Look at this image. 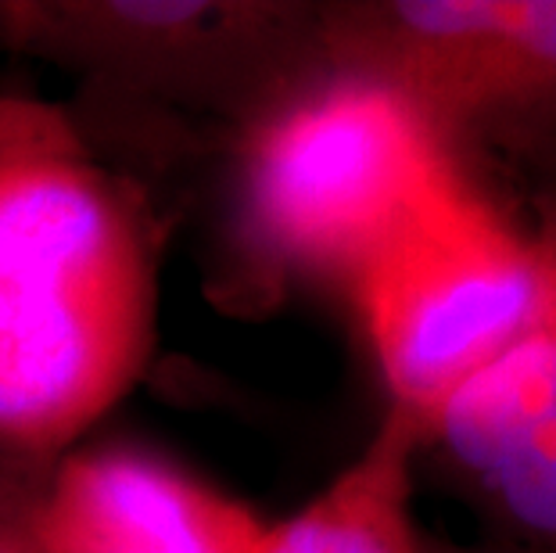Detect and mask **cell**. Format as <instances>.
Segmentation results:
<instances>
[{
	"label": "cell",
	"mask_w": 556,
	"mask_h": 553,
	"mask_svg": "<svg viewBox=\"0 0 556 553\" xmlns=\"http://www.w3.org/2000/svg\"><path fill=\"white\" fill-rule=\"evenodd\" d=\"M528 238L542 302L528 335L431 420L428 442L517 543L556 550V144L542 151Z\"/></svg>",
	"instance_id": "obj_6"
},
{
	"label": "cell",
	"mask_w": 556,
	"mask_h": 553,
	"mask_svg": "<svg viewBox=\"0 0 556 553\" xmlns=\"http://www.w3.org/2000/svg\"><path fill=\"white\" fill-rule=\"evenodd\" d=\"M313 54L392 87L453 151L475 134L553 148L556 0L316 4Z\"/></svg>",
	"instance_id": "obj_4"
},
{
	"label": "cell",
	"mask_w": 556,
	"mask_h": 553,
	"mask_svg": "<svg viewBox=\"0 0 556 553\" xmlns=\"http://www.w3.org/2000/svg\"><path fill=\"white\" fill-rule=\"evenodd\" d=\"M464 173L392 87L313 62L255 101L238 155V227L258 269L345 288Z\"/></svg>",
	"instance_id": "obj_2"
},
{
	"label": "cell",
	"mask_w": 556,
	"mask_h": 553,
	"mask_svg": "<svg viewBox=\"0 0 556 553\" xmlns=\"http://www.w3.org/2000/svg\"><path fill=\"white\" fill-rule=\"evenodd\" d=\"M0 553H43L29 532V517H0Z\"/></svg>",
	"instance_id": "obj_10"
},
{
	"label": "cell",
	"mask_w": 556,
	"mask_h": 553,
	"mask_svg": "<svg viewBox=\"0 0 556 553\" xmlns=\"http://www.w3.org/2000/svg\"><path fill=\"white\" fill-rule=\"evenodd\" d=\"M266 525L227 489L134 442L62 453L29 514L43 553H258Z\"/></svg>",
	"instance_id": "obj_7"
},
{
	"label": "cell",
	"mask_w": 556,
	"mask_h": 553,
	"mask_svg": "<svg viewBox=\"0 0 556 553\" xmlns=\"http://www.w3.org/2000/svg\"><path fill=\"white\" fill-rule=\"evenodd\" d=\"M424 431L388 410L359 456L283 521H269L258 553H428L413 517V464Z\"/></svg>",
	"instance_id": "obj_8"
},
{
	"label": "cell",
	"mask_w": 556,
	"mask_h": 553,
	"mask_svg": "<svg viewBox=\"0 0 556 553\" xmlns=\"http://www.w3.org/2000/svg\"><path fill=\"white\" fill-rule=\"evenodd\" d=\"M47 467L4 461L0 456V517H29L40 497Z\"/></svg>",
	"instance_id": "obj_9"
},
{
	"label": "cell",
	"mask_w": 556,
	"mask_h": 553,
	"mask_svg": "<svg viewBox=\"0 0 556 553\" xmlns=\"http://www.w3.org/2000/svg\"><path fill=\"white\" fill-rule=\"evenodd\" d=\"M144 198L73 115L0 93V456L51 467L144 378L159 341Z\"/></svg>",
	"instance_id": "obj_1"
},
{
	"label": "cell",
	"mask_w": 556,
	"mask_h": 553,
	"mask_svg": "<svg viewBox=\"0 0 556 553\" xmlns=\"http://www.w3.org/2000/svg\"><path fill=\"white\" fill-rule=\"evenodd\" d=\"M349 299L388 410L428 442L431 420L535 324L542 269L528 230L459 173L359 269Z\"/></svg>",
	"instance_id": "obj_3"
},
{
	"label": "cell",
	"mask_w": 556,
	"mask_h": 553,
	"mask_svg": "<svg viewBox=\"0 0 556 553\" xmlns=\"http://www.w3.org/2000/svg\"><path fill=\"white\" fill-rule=\"evenodd\" d=\"M316 4L0 0V47L169 90H255L313 65Z\"/></svg>",
	"instance_id": "obj_5"
},
{
	"label": "cell",
	"mask_w": 556,
	"mask_h": 553,
	"mask_svg": "<svg viewBox=\"0 0 556 553\" xmlns=\"http://www.w3.org/2000/svg\"><path fill=\"white\" fill-rule=\"evenodd\" d=\"M428 553H556V550H542V546H528V543H510V546H484V550H453V546H431Z\"/></svg>",
	"instance_id": "obj_11"
}]
</instances>
